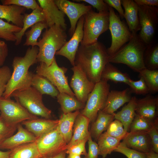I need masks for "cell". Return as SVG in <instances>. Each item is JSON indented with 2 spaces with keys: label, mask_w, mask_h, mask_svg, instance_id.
Instances as JSON below:
<instances>
[{
  "label": "cell",
  "mask_w": 158,
  "mask_h": 158,
  "mask_svg": "<svg viewBox=\"0 0 158 158\" xmlns=\"http://www.w3.org/2000/svg\"><path fill=\"white\" fill-rule=\"evenodd\" d=\"M109 58L107 49L100 42L88 45L80 44L76 54L75 65L79 66L88 79L95 84L101 80Z\"/></svg>",
  "instance_id": "6da1fadb"
},
{
  "label": "cell",
  "mask_w": 158,
  "mask_h": 158,
  "mask_svg": "<svg viewBox=\"0 0 158 158\" xmlns=\"http://www.w3.org/2000/svg\"><path fill=\"white\" fill-rule=\"evenodd\" d=\"M38 48L37 46L29 48L24 56H16L13 59V71L8 82L2 96L11 98L15 91L23 90L31 86L33 73L29 71L32 65L37 62Z\"/></svg>",
  "instance_id": "7a4b0ae2"
},
{
  "label": "cell",
  "mask_w": 158,
  "mask_h": 158,
  "mask_svg": "<svg viewBox=\"0 0 158 158\" xmlns=\"http://www.w3.org/2000/svg\"><path fill=\"white\" fill-rule=\"evenodd\" d=\"M147 46L140 39L137 33H132L128 43L109 57V62L125 64L139 73L146 68L144 56Z\"/></svg>",
  "instance_id": "3957f363"
},
{
  "label": "cell",
  "mask_w": 158,
  "mask_h": 158,
  "mask_svg": "<svg viewBox=\"0 0 158 158\" xmlns=\"http://www.w3.org/2000/svg\"><path fill=\"white\" fill-rule=\"evenodd\" d=\"M66 30L61 26L54 25L46 29L39 42L37 62H43L47 66L52 63L56 53L67 41Z\"/></svg>",
  "instance_id": "277c9868"
},
{
  "label": "cell",
  "mask_w": 158,
  "mask_h": 158,
  "mask_svg": "<svg viewBox=\"0 0 158 158\" xmlns=\"http://www.w3.org/2000/svg\"><path fill=\"white\" fill-rule=\"evenodd\" d=\"M83 17V35L80 45H88L97 42L99 36L109 29V12H96L92 9Z\"/></svg>",
  "instance_id": "5b68a950"
},
{
  "label": "cell",
  "mask_w": 158,
  "mask_h": 158,
  "mask_svg": "<svg viewBox=\"0 0 158 158\" xmlns=\"http://www.w3.org/2000/svg\"><path fill=\"white\" fill-rule=\"evenodd\" d=\"M11 97L31 114L46 119L51 117V111L43 104L42 95L32 86L15 91Z\"/></svg>",
  "instance_id": "8992f818"
},
{
  "label": "cell",
  "mask_w": 158,
  "mask_h": 158,
  "mask_svg": "<svg viewBox=\"0 0 158 158\" xmlns=\"http://www.w3.org/2000/svg\"><path fill=\"white\" fill-rule=\"evenodd\" d=\"M109 89L110 85L107 81L101 80L95 83L88 96L85 107L80 111L89 119L90 123L95 120L99 111L103 109Z\"/></svg>",
  "instance_id": "52a82bcc"
},
{
  "label": "cell",
  "mask_w": 158,
  "mask_h": 158,
  "mask_svg": "<svg viewBox=\"0 0 158 158\" xmlns=\"http://www.w3.org/2000/svg\"><path fill=\"white\" fill-rule=\"evenodd\" d=\"M67 70L68 69L65 67L59 66L55 57L49 66L44 63L40 62L36 68V72L46 78L56 87L59 93H65L75 97L68 84V77L65 75Z\"/></svg>",
  "instance_id": "ba28073f"
},
{
  "label": "cell",
  "mask_w": 158,
  "mask_h": 158,
  "mask_svg": "<svg viewBox=\"0 0 158 158\" xmlns=\"http://www.w3.org/2000/svg\"><path fill=\"white\" fill-rule=\"evenodd\" d=\"M109 29L111 35L110 46L107 49L109 57L114 54L131 38L132 33L128 26L116 14L113 8L109 6Z\"/></svg>",
  "instance_id": "9c48e42d"
},
{
  "label": "cell",
  "mask_w": 158,
  "mask_h": 158,
  "mask_svg": "<svg viewBox=\"0 0 158 158\" xmlns=\"http://www.w3.org/2000/svg\"><path fill=\"white\" fill-rule=\"evenodd\" d=\"M138 6L140 29L138 36L146 45L153 42L158 22V9L155 6Z\"/></svg>",
  "instance_id": "30bf717a"
},
{
  "label": "cell",
  "mask_w": 158,
  "mask_h": 158,
  "mask_svg": "<svg viewBox=\"0 0 158 158\" xmlns=\"http://www.w3.org/2000/svg\"><path fill=\"white\" fill-rule=\"evenodd\" d=\"M0 117L12 126H17L25 121L38 118L17 101L2 96L0 97Z\"/></svg>",
  "instance_id": "8fae6325"
},
{
  "label": "cell",
  "mask_w": 158,
  "mask_h": 158,
  "mask_svg": "<svg viewBox=\"0 0 158 158\" xmlns=\"http://www.w3.org/2000/svg\"><path fill=\"white\" fill-rule=\"evenodd\" d=\"M35 142L42 157L53 156L66 150L67 144L57 126L37 138Z\"/></svg>",
  "instance_id": "7c38bea8"
},
{
  "label": "cell",
  "mask_w": 158,
  "mask_h": 158,
  "mask_svg": "<svg viewBox=\"0 0 158 158\" xmlns=\"http://www.w3.org/2000/svg\"><path fill=\"white\" fill-rule=\"evenodd\" d=\"M73 72L69 86L73 91L75 97L82 102L85 104L95 84L88 78L82 69L78 65L71 68Z\"/></svg>",
  "instance_id": "4fadbf2b"
},
{
  "label": "cell",
  "mask_w": 158,
  "mask_h": 158,
  "mask_svg": "<svg viewBox=\"0 0 158 158\" xmlns=\"http://www.w3.org/2000/svg\"><path fill=\"white\" fill-rule=\"evenodd\" d=\"M54 1L58 8L68 17L71 25L69 33L71 36L74 32L79 19L92 9L91 6L83 3L68 0H54Z\"/></svg>",
  "instance_id": "5bb4252c"
},
{
  "label": "cell",
  "mask_w": 158,
  "mask_h": 158,
  "mask_svg": "<svg viewBox=\"0 0 158 158\" xmlns=\"http://www.w3.org/2000/svg\"><path fill=\"white\" fill-rule=\"evenodd\" d=\"M83 22L84 18L82 16L79 20L71 38L55 54V55L67 58L73 66L75 65L76 54L83 38Z\"/></svg>",
  "instance_id": "9a60e30c"
},
{
  "label": "cell",
  "mask_w": 158,
  "mask_h": 158,
  "mask_svg": "<svg viewBox=\"0 0 158 158\" xmlns=\"http://www.w3.org/2000/svg\"><path fill=\"white\" fill-rule=\"evenodd\" d=\"M40 6L45 15L48 27L56 25L65 30L66 28L65 15L57 7L54 0H38Z\"/></svg>",
  "instance_id": "2e32d148"
},
{
  "label": "cell",
  "mask_w": 158,
  "mask_h": 158,
  "mask_svg": "<svg viewBox=\"0 0 158 158\" xmlns=\"http://www.w3.org/2000/svg\"><path fill=\"white\" fill-rule=\"evenodd\" d=\"M123 140L121 142L126 147L139 152L147 153L153 150L151 140L148 132H129Z\"/></svg>",
  "instance_id": "e0dca14e"
},
{
  "label": "cell",
  "mask_w": 158,
  "mask_h": 158,
  "mask_svg": "<svg viewBox=\"0 0 158 158\" xmlns=\"http://www.w3.org/2000/svg\"><path fill=\"white\" fill-rule=\"evenodd\" d=\"M136 114L152 121L158 120V97L148 95L137 99Z\"/></svg>",
  "instance_id": "ac0fdd59"
},
{
  "label": "cell",
  "mask_w": 158,
  "mask_h": 158,
  "mask_svg": "<svg viewBox=\"0 0 158 158\" xmlns=\"http://www.w3.org/2000/svg\"><path fill=\"white\" fill-rule=\"evenodd\" d=\"M130 90L128 88L122 91H109L105 106L102 110L109 114H112L118 109L131 99Z\"/></svg>",
  "instance_id": "d6986e66"
},
{
  "label": "cell",
  "mask_w": 158,
  "mask_h": 158,
  "mask_svg": "<svg viewBox=\"0 0 158 158\" xmlns=\"http://www.w3.org/2000/svg\"><path fill=\"white\" fill-rule=\"evenodd\" d=\"M17 128V132L5 140L0 145V149L11 150L22 145L36 141V138L22 124H18Z\"/></svg>",
  "instance_id": "ffe728a7"
},
{
  "label": "cell",
  "mask_w": 158,
  "mask_h": 158,
  "mask_svg": "<svg viewBox=\"0 0 158 158\" xmlns=\"http://www.w3.org/2000/svg\"><path fill=\"white\" fill-rule=\"evenodd\" d=\"M59 119L52 120L45 118H36L25 121L21 123L26 129L37 138L56 127Z\"/></svg>",
  "instance_id": "44dd1931"
},
{
  "label": "cell",
  "mask_w": 158,
  "mask_h": 158,
  "mask_svg": "<svg viewBox=\"0 0 158 158\" xmlns=\"http://www.w3.org/2000/svg\"><path fill=\"white\" fill-rule=\"evenodd\" d=\"M124 8V18L128 27L132 33H137L140 26L138 18V6L133 0H121Z\"/></svg>",
  "instance_id": "7402d4cb"
},
{
  "label": "cell",
  "mask_w": 158,
  "mask_h": 158,
  "mask_svg": "<svg viewBox=\"0 0 158 158\" xmlns=\"http://www.w3.org/2000/svg\"><path fill=\"white\" fill-rule=\"evenodd\" d=\"M90 123L89 119L80 112L75 119L73 127L72 138L67 145L66 150L72 145L88 138L90 135L88 130Z\"/></svg>",
  "instance_id": "603a6c76"
},
{
  "label": "cell",
  "mask_w": 158,
  "mask_h": 158,
  "mask_svg": "<svg viewBox=\"0 0 158 158\" xmlns=\"http://www.w3.org/2000/svg\"><path fill=\"white\" fill-rule=\"evenodd\" d=\"M26 8L15 5H5L0 4V19L22 28L23 19Z\"/></svg>",
  "instance_id": "cb8c5ba5"
},
{
  "label": "cell",
  "mask_w": 158,
  "mask_h": 158,
  "mask_svg": "<svg viewBox=\"0 0 158 158\" xmlns=\"http://www.w3.org/2000/svg\"><path fill=\"white\" fill-rule=\"evenodd\" d=\"M80 112V111H76L66 114L63 113L59 119L57 129L67 144L71 139L74 122Z\"/></svg>",
  "instance_id": "d4e9b609"
},
{
  "label": "cell",
  "mask_w": 158,
  "mask_h": 158,
  "mask_svg": "<svg viewBox=\"0 0 158 158\" xmlns=\"http://www.w3.org/2000/svg\"><path fill=\"white\" fill-rule=\"evenodd\" d=\"M40 22H45V15L41 8L33 10L30 14H24L23 25L21 30L18 32L14 33L16 38L15 45L17 46L20 44L22 37L28 29Z\"/></svg>",
  "instance_id": "484cf974"
},
{
  "label": "cell",
  "mask_w": 158,
  "mask_h": 158,
  "mask_svg": "<svg viewBox=\"0 0 158 158\" xmlns=\"http://www.w3.org/2000/svg\"><path fill=\"white\" fill-rule=\"evenodd\" d=\"M137 99L135 96L132 97L121 110L116 113H114V118L122 123L125 130L127 132L129 131L131 124L136 115L135 109Z\"/></svg>",
  "instance_id": "4316f807"
},
{
  "label": "cell",
  "mask_w": 158,
  "mask_h": 158,
  "mask_svg": "<svg viewBox=\"0 0 158 158\" xmlns=\"http://www.w3.org/2000/svg\"><path fill=\"white\" fill-rule=\"evenodd\" d=\"M114 118V113L109 114L104 112L102 110L99 111L96 118L91 123L89 131L92 138L97 141L102 132L107 130Z\"/></svg>",
  "instance_id": "83f0119b"
},
{
  "label": "cell",
  "mask_w": 158,
  "mask_h": 158,
  "mask_svg": "<svg viewBox=\"0 0 158 158\" xmlns=\"http://www.w3.org/2000/svg\"><path fill=\"white\" fill-rule=\"evenodd\" d=\"M31 85L42 94H47L53 97H57L59 93L56 87L45 77L33 74Z\"/></svg>",
  "instance_id": "f1b7e54d"
},
{
  "label": "cell",
  "mask_w": 158,
  "mask_h": 158,
  "mask_svg": "<svg viewBox=\"0 0 158 158\" xmlns=\"http://www.w3.org/2000/svg\"><path fill=\"white\" fill-rule=\"evenodd\" d=\"M57 101L64 114L80 111L85 107V104L78 100L75 97L71 96L65 93H59L57 97Z\"/></svg>",
  "instance_id": "f546056e"
},
{
  "label": "cell",
  "mask_w": 158,
  "mask_h": 158,
  "mask_svg": "<svg viewBox=\"0 0 158 158\" xmlns=\"http://www.w3.org/2000/svg\"><path fill=\"white\" fill-rule=\"evenodd\" d=\"M35 142L24 144L11 150L9 158H41Z\"/></svg>",
  "instance_id": "4dcf8cb0"
},
{
  "label": "cell",
  "mask_w": 158,
  "mask_h": 158,
  "mask_svg": "<svg viewBox=\"0 0 158 158\" xmlns=\"http://www.w3.org/2000/svg\"><path fill=\"white\" fill-rule=\"evenodd\" d=\"M131 79L126 73H124L108 62L101 74V80L108 82L111 80L115 83H123L128 85Z\"/></svg>",
  "instance_id": "1f68e13d"
},
{
  "label": "cell",
  "mask_w": 158,
  "mask_h": 158,
  "mask_svg": "<svg viewBox=\"0 0 158 158\" xmlns=\"http://www.w3.org/2000/svg\"><path fill=\"white\" fill-rule=\"evenodd\" d=\"M121 140L108 135L106 132L102 133L97 141L99 155H101L102 158H105L118 147Z\"/></svg>",
  "instance_id": "d6a6232c"
},
{
  "label": "cell",
  "mask_w": 158,
  "mask_h": 158,
  "mask_svg": "<svg viewBox=\"0 0 158 158\" xmlns=\"http://www.w3.org/2000/svg\"><path fill=\"white\" fill-rule=\"evenodd\" d=\"M144 60L146 68L151 70H158V44L154 42L147 45Z\"/></svg>",
  "instance_id": "836d02e7"
},
{
  "label": "cell",
  "mask_w": 158,
  "mask_h": 158,
  "mask_svg": "<svg viewBox=\"0 0 158 158\" xmlns=\"http://www.w3.org/2000/svg\"><path fill=\"white\" fill-rule=\"evenodd\" d=\"M48 28L45 22H39L32 26L30 29L26 31L25 33L26 39L23 45L25 46H31L32 47L37 46L38 43L37 40L42 31L44 29H47Z\"/></svg>",
  "instance_id": "e575fe53"
},
{
  "label": "cell",
  "mask_w": 158,
  "mask_h": 158,
  "mask_svg": "<svg viewBox=\"0 0 158 158\" xmlns=\"http://www.w3.org/2000/svg\"><path fill=\"white\" fill-rule=\"evenodd\" d=\"M139 76L142 77L146 83L150 93L158 91V70H151L145 68L139 73Z\"/></svg>",
  "instance_id": "d590c367"
},
{
  "label": "cell",
  "mask_w": 158,
  "mask_h": 158,
  "mask_svg": "<svg viewBox=\"0 0 158 158\" xmlns=\"http://www.w3.org/2000/svg\"><path fill=\"white\" fill-rule=\"evenodd\" d=\"M158 121H152L136 114L131 124L129 132H148L154 126L158 125Z\"/></svg>",
  "instance_id": "8d00e7d4"
},
{
  "label": "cell",
  "mask_w": 158,
  "mask_h": 158,
  "mask_svg": "<svg viewBox=\"0 0 158 158\" xmlns=\"http://www.w3.org/2000/svg\"><path fill=\"white\" fill-rule=\"evenodd\" d=\"M21 29L0 19V38L8 41L15 42L16 38L14 33L19 32Z\"/></svg>",
  "instance_id": "74e56055"
},
{
  "label": "cell",
  "mask_w": 158,
  "mask_h": 158,
  "mask_svg": "<svg viewBox=\"0 0 158 158\" xmlns=\"http://www.w3.org/2000/svg\"><path fill=\"white\" fill-rule=\"evenodd\" d=\"M105 132L108 135L121 140H123L128 133L125 130L122 123L116 119L111 122Z\"/></svg>",
  "instance_id": "f35d334b"
},
{
  "label": "cell",
  "mask_w": 158,
  "mask_h": 158,
  "mask_svg": "<svg viewBox=\"0 0 158 158\" xmlns=\"http://www.w3.org/2000/svg\"><path fill=\"white\" fill-rule=\"evenodd\" d=\"M1 1L3 5H15L32 11L41 8L35 0H1Z\"/></svg>",
  "instance_id": "ab89813d"
},
{
  "label": "cell",
  "mask_w": 158,
  "mask_h": 158,
  "mask_svg": "<svg viewBox=\"0 0 158 158\" xmlns=\"http://www.w3.org/2000/svg\"><path fill=\"white\" fill-rule=\"evenodd\" d=\"M114 152L120 153L128 158H147L146 153L141 152L128 148L120 142Z\"/></svg>",
  "instance_id": "60d3db41"
},
{
  "label": "cell",
  "mask_w": 158,
  "mask_h": 158,
  "mask_svg": "<svg viewBox=\"0 0 158 158\" xmlns=\"http://www.w3.org/2000/svg\"><path fill=\"white\" fill-rule=\"evenodd\" d=\"M139 80L135 81L130 79L128 85L131 92L137 95H145L150 93L148 88L142 77H139Z\"/></svg>",
  "instance_id": "b9f144b4"
},
{
  "label": "cell",
  "mask_w": 158,
  "mask_h": 158,
  "mask_svg": "<svg viewBox=\"0 0 158 158\" xmlns=\"http://www.w3.org/2000/svg\"><path fill=\"white\" fill-rule=\"evenodd\" d=\"M17 126L8 124L0 117V145L6 139L13 135L17 129Z\"/></svg>",
  "instance_id": "7bdbcfd3"
},
{
  "label": "cell",
  "mask_w": 158,
  "mask_h": 158,
  "mask_svg": "<svg viewBox=\"0 0 158 158\" xmlns=\"http://www.w3.org/2000/svg\"><path fill=\"white\" fill-rule=\"evenodd\" d=\"M11 74L8 66H4L0 68V97L3 96Z\"/></svg>",
  "instance_id": "ee69618b"
},
{
  "label": "cell",
  "mask_w": 158,
  "mask_h": 158,
  "mask_svg": "<svg viewBox=\"0 0 158 158\" xmlns=\"http://www.w3.org/2000/svg\"><path fill=\"white\" fill-rule=\"evenodd\" d=\"M88 138H87L72 145L66 150V154H73L85 156L87 154L85 144Z\"/></svg>",
  "instance_id": "f6af8a7d"
},
{
  "label": "cell",
  "mask_w": 158,
  "mask_h": 158,
  "mask_svg": "<svg viewBox=\"0 0 158 158\" xmlns=\"http://www.w3.org/2000/svg\"><path fill=\"white\" fill-rule=\"evenodd\" d=\"M88 146V152L84 158H98L99 149L97 143L92 140L90 134L87 141Z\"/></svg>",
  "instance_id": "bcb514c9"
},
{
  "label": "cell",
  "mask_w": 158,
  "mask_h": 158,
  "mask_svg": "<svg viewBox=\"0 0 158 158\" xmlns=\"http://www.w3.org/2000/svg\"><path fill=\"white\" fill-rule=\"evenodd\" d=\"M73 1L87 3L96 8L98 12L109 11V6L103 0H75Z\"/></svg>",
  "instance_id": "7dc6e473"
},
{
  "label": "cell",
  "mask_w": 158,
  "mask_h": 158,
  "mask_svg": "<svg viewBox=\"0 0 158 158\" xmlns=\"http://www.w3.org/2000/svg\"><path fill=\"white\" fill-rule=\"evenodd\" d=\"M152 146V150L158 154V125L154 126L148 132Z\"/></svg>",
  "instance_id": "c3c4849f"
},
{
  "label": "cell",
  "mask_w": 158,
  "mask_h": 158,
  "mask_svg": "<svg viewBox=\"0 0 158 158\" xmlns=\"http://www.w3.org/2000/svg\"><path fill=\"white\" fill-rule=\"evenodd\" d=\"M104 1L109 6L115 9L122 18H124V11L122 8L121 0H104Z\"/></svg>",
  "instance_id": "681fc988"
},
{
  "label": "cell",
  "mask_w": 158,
  "mask_h": 158,
  "mask_svg": "<svg viewBox=\"0 0 158 158\" xmlns=\"http://www.w3.org/2000/svg\"><path fill=\"white\" fill-rule=\"evenodd\" d=\"M8 54L7 44L0 39V66L4 64Z\"/></svg>",
  "instance_id": "f907efd6"
},
{
  "label": "cell",
  "mask_w": 158,
  "mask_h": 158,
  "mask_svg": "<svg viewBox=\"0 0 158 158\" xmlns=\"http://www.w3.org/2000/svg\"><path fill=\"white\" fill-rule=\"evenodd\" d=\"M138 6H158V0H134Z\"/></svg>",
  "instance_id": "816d5d0a"
},
{
  "label": "cell",
  "mask_w": 158,
  "mask_h": 158,
  "mask_svg": "<svg viewBox=\"0 0 158 158\" xmlns=\"http://www.w3.org/2000/svg\"><path fill=\"white\" fill-rule=\"evenodd\" d=\"M66 150L61 152L53 156L49 157H43L41 158H66Z\"/></svg>",
  "instance_id": "f5cc1de1"
},
{
  "label": "cell",
  "mask_w": 158,
  "mask_h": 158,
  "mask_svg": "<svg viewBox=\"0 0 158 158\" xmlns=\"http://www.w3.org/2000/svg\"><path fill=\"white\" fill-rule=\"evenodd\" d=\"M146 154L147 158H158V154L153 150H151Z\"/></svg>",
  "instance_id": "db71d44e"
},
{
  "label": "cell",
  "mask_w": 158,
  "mask_h": 158,
  "mask_svg": "<svg viewBox=\"0 0 158 158\" xmlns=\"http://www.w3.org/2000/svg\"><path fill=\"white\" fill-rule=\"evenodd\" d=\"M11 150L3 152L0 150V158H9Z\"/></svg>",
  "instance_id": "11a10c76"
},
{
  "label": "cell",
  "mask_w": 158,
  "mask_h": 158,
  "mask_svg": "<svg viewBox=\"0 0 158 158\" xmlns=\"http://www.w3.org/2000/svg\"><path fill=\"white\" fill-rule=\"evenodd\" d=\"M81 156L73 154H68L67 158H81Z\"/></svg>",
  "instance_id": "9f6ffc18"
},
{
  "label": "cell",
  "mask_w": 158,
  "mask_h": 158,
  "mask_svg": "<svg viewBox=\"0 0 158 158\" xmlns=\"http://www.w3.org/2000/svg\"><path fill=\"white\" fill-rule=\"evenodd\" d=\"M0 114H1V113H0Z\"/></svg>",
  "instance_id": "6f0895ef"
}]
</instances>
